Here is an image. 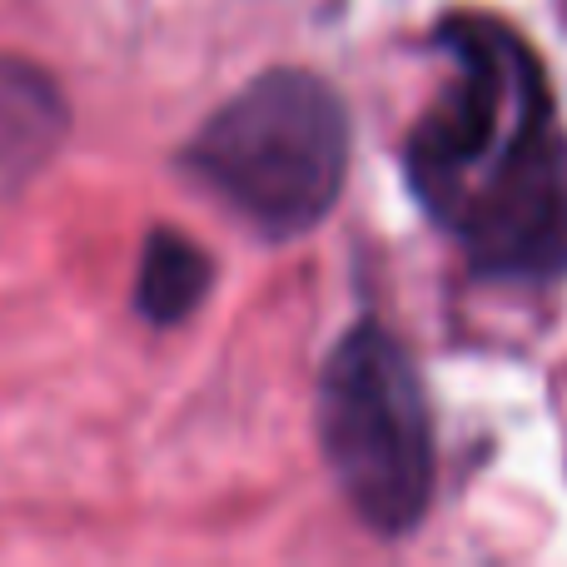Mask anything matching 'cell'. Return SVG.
Wrapping results in <instances>:
<instances>
[{
	"label": "cell",
	"instance_id": "1",
	"mask_svg": "<svg viewBox=\"0 0 567 567\" xmlns=\"http://www.w3.org/2000/svg\"><path fill=\"white\" fill-rule=\"evenodd\" d=\"M185 159L259 235L289 239L339 205L349 110L309 70H269L205 120Z\"/></svg>",
	"mask_w": 567,
	"mask_h": 567
},
{
	"label": "cell",
	"instance_id": "2",
	"mask_svg": "<svg viewBox=\"0 0 567 567\" xmlns=\"http://www.w3.org/2000/svg\"><path fill=\"white\" fill-rule=\"evenodd\" d=\"M319 443L349 508L383 538L423 523L439 478L433 413L403 343L379 323L339 339L319 379Z\"/></svg>",
	"mask_w": 567,
	"mask_h": 567
},
{
	"label": "cell",
	"instance_id": "3",
	"mask_svg": "<svg viewBox=\"0 0 567 567\" xmlns=\"http://www.w3.org/2000/svg\"><path fill=\"white\" fill-rule=\"evenodd\" d=\"M453 85L419 120L409 145V179L433 219H443L503 150L553 120V95L538 55L503 20L458 16L443 30Z\"/></svg>",
	"mask_w": 567,
	"mask_h": 567
},
{
	"label": "cell",
	"instance_id": "4",
	"mask_svg": "<svg viewBox=\"0 0 567 567\" xmlns=\"http://www.w3.org/2000/svg\"><path fill=\"white\" fill-rule=\"evenodd\" d=\"M443 225L478 275L513 284L567 279V135L558 120L518 140Z\"/></svg>",
	"mask_w": 567,
	"mask_h": 567
},
{
	"label": "cell",
	"instance_id": "5",
	"mask_svg": "<svg viewBox=\"0 0 567 567\" xmlns=\"http://www.w3.org/2000/svg\"><path fill=\"white\" fill-rule=\"evenodd\" d=\"M209 289V259L175 229L150 235L140 259V313L155 323H179Z\"/></svg>",
	"mask_w": 567,
	"mask_h": 567
}]
</instances>
